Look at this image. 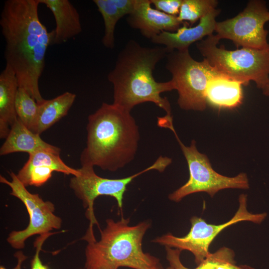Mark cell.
Instances as JSON below:
<instances>
[{
    "mask_svg": "<svg viewBox=\"0 0 269 269\" xmlns=\"http://www.w3.org/2000/svg\"><path fill=\"white\" fill-rule=\"evenodd\" d=\"M166 258L169 266L174 269H192L185 267L180 259L181 250L165 247ZM234 252L227 247H222L214 253H210L198 267L193 269H216L225 263H235Z\"/></svg>",
    "mask_w": 269,
    "mask_h": 269,
    "instance_id": "cell-21",
    "label": "cell"
},
{
    "mask_svg": "<svg viewBox=\"0 0 269 269\" xmlns=\"http://www.w3.org/2000/svg\"><path fill=\"white\" fill-rule=\"evenodd\" d=\"M166 57L165 68L171 74L179 107L184 110H205L208 83L220 72L204 59L202 61L194 60L188 49L170 51Z\"/></svg>",
    "mask_w": 269,
    "mask_h": 269,
    "instance_id": "cell-7",
    "label": "cell"
},
{
    "mask_svg": "<svg viewBox=\"0 0 269 269\" xmlns=\"http://www.w3.org/2000/svg\"><path fill=\"white\" fill-rule=\"evenodd\" d=\"M86 146L81 165L116 171L134 158L140 139L138 126L131 112L103 103L88 118Z\"/></svg>",
    "mask_w": 269,
    "mask_h": 269,
    "instance_id": "cell-3",
    "label": "cell"
},
{
    "mask_svg": "<svg viewBox=\"0 0 269 269\" xmlns=\"http://www.w3.org/2000/svg\"><path fill=\"white\" fill-rule=\"evenodd\" d=\"M127 21L131 27L150 39L163 31L175 32L184 23L176 16L152 8L150 0H135L134 10Z\"/></svg>",
    "mask_w": 269,
    "mask_h": 269,
    "instance_id": "cell-13",
    "label": "cell"
},
{
    "mask_svg": "<svg viewBox=\"0 0 269 269\" xmlns=\"http://www.w3.org/2000/svg\"><path fill=\"white\" fill-rule=\"evenodd\" d=\"M220 11V9L215 8L202 17L196 26H189L190 24L184 21L176 32L163 31L151 40L154 43L163 45L169 51L187 50L193 43L213 34L217 22L216 18Z\"/></svg>",
    "mask_w": 269,
    "mask_h": 269,
    "instance_id": "cell-14",
    "label": "cell"
},
{
    "mask_svg": "<svg viewBox=\"0 0 269 269\" xmlns=\"http://www.w3.org/2000/svg\"><path fill=\"white\" fill-rule=\"evenodd\" d=\"M163 269V267L162 266V265L160 264L158 267H157L156 269Z\"/></svg>",
    "mask_w": 269,
    "mask_h": 269,
    "instance_id": "cell-29",
    "label": "cell"
},
{
    "mask_svg": "<svg viewBox=\"0 0 269 269\" xmlns=\"http://www.w3.org/2000/svg\"><path fill=\"white\" fill-rule=\"evenodd\" d=\"M38 0H7L0 13V25L5 46L6 65L14 72L19 87L38 104L45 99L39 88L47 49L53 32H48L38 14Z\"/></svg>",
    "mask_w": 269,
    "mask_h": 269,
    "instance_id": "cell-1",
    "label": "cell"
},
{
    "mask_svg": "<svg viewBox=\"0 0 269 269\" xmlns=\"http://www.w3.org/2000/svg\"><path fill=\"white\" fill-rule=\"evenodd\" d=\"M104 23L103 45L113 49L115 45V30L118 21L134 10L135 0H94Z\"/></svg>",
    "mask_w": 269,
    "mask_h": 269,
    "instance_id": "cell-19",
    "label": "cell"
},
{
    "mask_svg": "<svg viewBox=\"0 0 269 269\" xmlns=\"http://www.w3.org/2000/svg\"><path fill=\"white\" fill-rule=\"evenodd\" d=\"M171 131L186 160L189 177L184 185L169 195V200L178 202L185 197L197 192H206L213 197L219 191L224 189L249 188L246 173H241L230 177L217 173L213 169L207 155L198 151L194 140H192L189 146H185L178 137L175 129Z\"/></svg>",
    "mask_w": 269,
    "mask_h": 269,
    "instance_id": "cell-8",
    "label": "cell"
},
{
    "mask_svg": "<svg viewBox=\"0 0 269 269\" xmlns=\"http://www.w3.org/2000/svg\"><path fill=\"white\" fill-rule=\"evenodd\" d=\"M130 221L124 217L117 221L106 220L100 240L88 242L86 247L85 269H155L161 264L158 258L144 253L142 248L151 223L130 226Z\"/></svg>",
    "mask_w": 269,
    "mask_h": 269,
    "instance_id": "cell-4",
    "label": "cell"
},
{
    "mask_svg": "<svg viewBox=\"0 0 269 269\" xmlns=\"http://www.w3.org/2000/svg\"><path fill=\"white\" fill-rule=\"evenodd\" d=\"M14 257L17 260V263L14 268L11 269H21L22 265L23 262L27 260V257L25 256L21 251H17L14 254ZM0 269H8L3 266H0Z\"/></svg>",
    "mask_w": 269,
    "mask_h": 269,
    "instance_id": "cell-26",
    "label": "cell"
},
{
    "mask_svg": "<svg viewBox=\"0 0 269 269\" xmlns=\"http://www.w3.org/2000/svg\"><path fill=\"white\" fill-rule=\"evenodd\" d=\"M243 84L219 73L208 83L205 96L207 103L217 108H234L243 99Z\"/></svg>",
    "mask_w": 269,
    "mask_h": 269,
    "instance_id": "cell-17",
    "label": "cell"
},
{
    "mask_svg": "<svg viewBox=\"0 0 269 269\" xmlns=\"http://www.w3.org/2000/svg\"><path fill=\"white\" fill-rule=\"evenodd\" d=\"M166 269H174L172 268L171 267L169 266L168 268H167Z\"/></svg>",
    "mask_w": 269,
    "mask_h": 269,
    "instance_id": "cell-30",
    "label": "cell"
},
{
    "mask_svg": "<svg viewBox=\"0 0 269 269\" xmlns=\"http://www.w3.org/2000/svg\"><path fill=\"white\" fill-rule=\"evenodd\" d=\"M9 175L11 181L0 175V182L8 185L11 190L10 194L24 204L29 214V222L24 229L11 232L6 241L13 248L21 249L24 248L25 242L29 237L48 234L54 229H60L62 219L54 214L53 203L44 201L38 194L29 192L13 172Z\"/></svg>",
    "mask_w": 269,
    "mask_h": 269,
    "instance_id": "cell-10",
    "label": "cell"
},
{
    "mask_svg": "<svg viewBox=\"0 0 269 269\" xmlns=\"http://www.w3.org/2000/svg\"><path fill=\"white\" fill-rule=\"evenodd\" d=\"M19 88L16 75L8 65L0 74V137L6 138L17 117L15 103Z\"/></svg>",
    "mask_w": 269,
    "mask_h": 269,
    "instance_id": "cell-18",
    "label": "cell"
},
{
    "mask_svg": "<svg viewBox=\"0 0 269 269\" xmlns=\"http://www.w3.org/2000/svg\"><path fill=\"white\" fill-rule=\"evenodd\" d=\"M239 203V208L234 216L223 224H208L201 218L193 216L190 219L191 226L186 235L178 237L168 233L155 238L152 242L165 247L190 252L194 257L196 264L198 265L210 254L209 248L210 244L224 229L242 221L261 224L267 216L265 212L253 214L249 212L247 209V196L246 194L240 195Z\"/></svg>",
    "mask_w": 269,
    "mask_h": 269,
    "instance_id": "cell-9",
    "label": "cell"
},
{
    "mask_svg": "<svg viewBox=\"0 0 269 269\" xmlns=\"http://www.w3.org/2000/svg\"><path fill=\"white\" fill-rule=\"evenodd\" d=\"M53 171L73 176L80 173L78 169L72 168L65 163L60 154L41 150L29 154L27 162L16 176L26 187H39L51 177Z\"/></svg>",
    "mask_w": 269,
    "mask_h": 269,
    "instance_id": "cell-12",
    "label": "cell"
},
{
    "mask_svg": "<svg viewBox=\"0 0 269 269\" xmlns=\"http://www.w3.org/2000/svg\"><path fill=\"white\" fill-rule=\"evenodd\" d=\"M171 162V158L160 156L152 164L145 169L131 176L117 179L101 177L95 173L94 166L81 165L78 169L79 174L73 176L70 179L69 187L76 196L82 201L84 208L87 209L86 216L90 221V225L83 239L88 242L96 240L93 226L99 225L94 214V203L98 197L109 196L114 198L118 207L122 210L127 187L135 177L151 170L162 172Z\"/></svg>",
    "mask_w": 269,
    "mask_h": 269,
    "instance_id": "cell-6",
    "label": "cell"
},
{
    "mask_svg": "<svg viewBox=\"0 0 269 269\" xmlns=\"http://www.w3.org/2000/svg\"><path fill=\"white\" fill-rule=\"evenodd\" d=\"M52 12L56 26L53 32L52 45L64 43L78 35L82 30L80 15L75 6L68 0H38Z\"/></svg>",
    "mask_w": 269,
    "mask_h": 269,
    "instance_id": "cell-15",
    "label": "cell"
},
{
    "mask_svg": "<svg viewBox=\"0 0 269 269\" xmlns=\"http://www.w3.org/2000/svg\"><path fill=\"white\" fill-rule=\"evenodd\" d=\"M76 97V94L66 92L38 104V117L33 132L40 134L67 115Z\"/></svg>",
    "mask_w": 269,
    "mask_h": 269,
    "instance_id": "cell-20",
    "label": "cell"
},
{
    "mask_svg": "<svg viewBox=\"0 0 269 269\" xmlns=\"http://www.w3.org/2000/svg\"><path fill=\"white\" fill-rule=\"evenodd\" d=\"M155 9L168 15H178L182 0H150Z\"/></svg>",
    "mask_w": 269,
    "mask_h": 269,
    "instance_id": "cell-24",
    "label": "cell"
},
{
    "mask_svg": "<svg viewBox=\"0 0 269 269\" xmlns=\"http://www.w3.org/2000/svg\"><path fill=\"white\" fill-rule=\"evenodd\" d=\"M169 51L165 46L147 47L129 40L119 53L108 75L113 86V104L131 112L136 105L152 102L171 115L170 103L160 94L174 90L171 80L158 82L153 76L156 64Z\"/></svg>",
    "mask_w": 269,
    "mask_h": 269,
    "instance_id": "cell-2",
    "label": "cell"
},
{
    "mask_svg": "<svg viewBox=\"0 0 269 269\" xmlns=\"http://www.w3.org/2000/svg\"><path fill=\"white\" fill-rule=\"evenodd\" d=\"M262 90L264 95L266 96H269V82L267 84L265 87Z\"/></svg>",
    "mask_w": 269,
    "mask_h": 269,
    "instance_id": "cell-28",
    "label": "cell"
},
{
    "mask_svg": "<svg viewBox=\"0 0 269 269\" xmlns=\"http://www.w3.org/2000/svg\"><path fill=\"white\" fill-rule=\"evenodd\" d=\"M269 21V10L266 2L249 0L244 10L234 17L216 22L215 31L220 40H232L237 48L240 46L264 49L269 43V31L265 23Z\"/></svg>",
    "mask_w": 269,
    "mask_h": 269,
    "instance_id": "cell-11",
    "label": "cell"
},
{
    "mask_svg": "<svg viewBox=\"0 0 269 269\" xmlns=\"http://www.w3.org/2000/svg\"><path fill=\"white\" fill-rule=\"evenodd\" d=\"M15 108L17 118L33 132L37 120L38 104L23 88L19 87L17 90Z\"/></svg>",
    "mask_w": 269,
    "mask_h": 269,
    "instance_id": "cell-22",
    "label": "cell"
},
{
    "mask_svg": "<svg viewBox=\"0 0 269 269\" xmlns=\"http://www.w3.org/2000/svg\"><path fill=\"white\" fill-rule=\"evenodd\" d=\"M53 234L54 233H49L39 235L36 239L34 243V246L35 248V253L31 261V269H49L47 266L43 265L41 262L39 253L44 242L51 235Z\"/></svg>",
    "mask_w": 269,
    "mask_h": 269,
    "instance_id": "cell-25",
    "label": "cell"
},
{
    "mask_svg": "<svg viewBox=\"0 0 269 269\" xmlns=\"http://www.w3.org/2000/svg\"><path fill=\"white\" fill-rule=\"evenodd\" d=\"M218 4L216 0H182L177 17L180 21L188 22L192 25L216 8Z\"/></svg>",
    "mask_w": 269,
    "mask_h": 269,
    "instance_id": "cell-23",
    "label": "cell"
},
{
    "mask_svg": "<svg viewBox=\"0 0 269 269\" xmlns=\"http://www.w3.org/2000/svg\"><path fill=\"white\" fill-rule=\"evenodd\" d=\"M216 269H255L248 265L236 266L235 263H227L217 267Z\"/></svg>",
    "mask_w": 269,
    "mask_h": 269,
    "instance_id": "cell-27",
    "label": "cell"
},
{
    "mask_svg": "<svg viewBox=\"0 0 269 269\" xmlns=\"http://www.w3.org/2000/svg\"><path fill=\"white\" fill-rule=\"evenodd\" d=\"M213 34L197 42L196 47L209 64L220 73L242 82L254 81L263 90L269 82V43L264 49L242 47L234 50L217 46Z\"/></svg>",
    "mask_w": 269,
    "mask_h": 269,
    "instance_id": "cell-5",
    "label": "cell"
},
{
    "mask_svg": "<svg viewBox=\"0 0 269 269\" xmlns=\"http://www.w3.org/2000/svg\"><path fill=\"white\" fill-rule=\"evenodd\" d=\"M41 150L58 154L61 151L60 148L43 140L40 134L27 128L17 118L0 148V155H5L17 152H27L30 154Z\"/></svg>",
    "mask_w": 269,
    "mask_h": 269,
    "instance_id": "cell-16",
    "label": "cell"
}]
</instances>
